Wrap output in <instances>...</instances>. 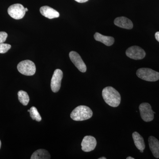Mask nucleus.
I'll return each instance as SVG.
<instances>
[{
  "mask_svg": "<svg viewBox=\"0 0 159 159\" xmlns=\"http://www.w3.org/2000/svg\"><path fill=\"white\" fill-rule=\"evenodd\" d=\"M102 97L106 103L112 107H117L121 102L120 94L112 87H107L103 89Z\"/></svg>",
  "mask_w": 159,
  "mask_h": 159,
  "instance_id": "obj_1",
  "label": "nucleus"
},
{
  "mask_svg": "<svg viewBox=\"0 0 159 159\" xmlns=\"http://www.w3.org/2000/svg\"><path fill=\"white\" fill-rule=\"evenodd\" d=\"M93 115V111L89 107L86 106L80 105L72 111L70 117L74 121H82L90 119Z\"/></svg>",
  "mask_w": 159,
  "mask_h": 159,
  "instance_id": "obj_2",
  "label": "nucleus"
},
{
  "mask_svg": "<svg viewBox=\"0 0 159 159\" xmlns=\"http://www.w3.org/2000/svg\"><path fill=\"white\" fill-rule=\"evenodd\" d=\"M136 74L139 78L146 81L154 82L159 80V73L149 68L139 69Z\"/></svg>",
  "mask_w": 159,
  "mask_h": 159,
  "instance_id": "obj_3",
  "label": "nucleus"
},
{
  "mask_svg": "<svg viewBox=\"0 0 159 159\" xmlns=\"http://www.w3.org/2000/svg\"><path fill=\"white\" fill-rule=\"evenodd\" d=\"M17 70L25 76H33L36 72V67L33 61L29 60L21 61L17 65Z\"/></svg>",
  "mask_w": 159,
  "mask_h": 159,
  "instance_id": "obj_4",
  "label": "nucleus"
},
{
  "mask_svg": "<svg viewBox=\"0 0 159 159\" xmlns=\"http://www.w3.org/2000/svg\"><path fill=\"white\" fill-rule=\"evenodd\" d=\"M141 118L145 122H149L154 119V114L155 112L152 109V107L149 103L143 102L139 107Z\"/></svg>",
  "mask_w": 159,
  "mask_h": 159,
  "instance_id": "obj_5",
  "label": "nucleus"
},
{
  "mask_svg": "<svg viewBox=\"0 0 159 159\" xmlns=\"http://www.w3.org/2000/svg\"><path fill=\"white\" fill-rule=\"evenodd\" d=\"M8 14L16 20L21 19L25 14V9L23 5L20 4H15L11 5L8 8Z\"/></svg>",
  "mask_w": 159,
  "mask_h": 159,
  "instance_id": "obj_6",
  "label": "nucleus"
},
{
  "mask_svg": "<svg viewBox=\"0 0 159 159\" xmlns=\"http://www.w3.org/2000/svg\"><path fill=\"white\" fill-rule=\"evenodd\" d=\"M126 56L131 59L141 60L145 57V51L139 46H132L127 49L125 52Z\"/></svg>",
  "mask_w": 159,
  "mask_h": 159,
  "instance_id": "obj_7",
  "label": "nucleus"
},
{
  "mask_svg": "<svg viewBox=\"0 0 159 159\" xmlns=\"http://www.w3.org/2000/svg\"><path fill=\"white\" fill-rule=\"evenodd\" d=\"M62 77V71L60 69H56L54 71L51 80V89L54 93H57L60 89Z\"/></svg>",
  "mask_w": 159,
  "mask_h": 159,
  "instance_id": "obj_8",
  "label": "nucleus"
},
{
  "mask_svg": "<svg viewBox=\"0 0 159 159\" xmlns=\"http://www.w3.org/2000/svg\"><path fill=\"white\" fill-rule=\"evenodd\" d=\"M69 56L72 62L78 70L82 73H85L87 70V67L80 55L77 52L72 51L69 54Z\"/></svg>",
  "mask_w": 159,
  "mask_h": 159,
  "instance_id": "obj_9",
  "label": "nucleus"
},
{
  "mask_svg": "<svg viewBox=\"0 0 159 159\" xmlns=\"http://www.w3.org/2000/svg\"><path fill=\"white\" fill-rule=\"evenodd\" d=\"M97 144V140L94 137L86 136L84 137L81 142L82 150L85 152L92 151L96 148Z\"/></svg>",
  "mask_w": 159,
  "mask_h": 159,
  "instance_id": "obj_10",
  "label": "nucleus"
},
{
  "mask_svg": "<svg viewBox=\"0 0 159 159\" xmlns=\"http://www.w3.org/2000/svg\"><path fill=\"white\" fill-rule=\"evenodd\" d=\"M40 11L43 16L50 19L58 17L60 16L58 11L48 6H44L41 7Z\"/></svg>",
  "mask_w": 159,
  "mask_h": 159,
  "instance_id": "obj_11",
  "label": "nucleus"
},
{
  "mask_svg": "<svg viewBox=\"0 0 159 159\" xmlns=\"http://www.w3.org/2000/svg\"><path fill=\"white\" fill-rule=\"evenodd\" d=\"M114 24L120 28L126 29H131L133 28L132 22L127 18L122 16L117 17L114 20Z\"/></svg>",
  "mask_w": 159,
  "mask_h": 159,
  "instance_id": "obj_12",
  "label": "nucleus"
},
{
  "mask_svg": "<svg viewBox=\"0 0 159 159\" xmlns=\"http://www.w3.org/2000/svg\"><path fill=\"white\" fill-rule=\"evenodd\" d=\"M148 144L152 154L156 158H159V141L153 136H150L148 139Z\"/></svg>",
  "mask_w": 159,
  "mask_h": 159,
  "instance_id": "obj_13",
  "label": "nucleus"
},
{
  "mask_svg": "<svg viewBox=\"0 0 159 159\" xmlns=\"http://www.w3.org/2000/svg\"><path fill=\"white\" fill-rule=\"evenodd\" d=\"M132 137L136 147L140 150V152H143L145 148V143L143 137L137 132H134L133 133Z\"/></svg>",
  "mask_w": 159,
  "mask_h": 159,
  "instance_id": "obj_14",
  "label": "nucleus"
},
{
  "mask_svg": "<svg viewBox=\"0 0 159 159\" xmlns=\"http://www.w3.org/2000/svg\"><path fill=\"white\" fill-rule=\"evenodd\" d=\"M94 39L97 41L100 42L107 46H111L113 44L115 39L111 36H105L98 32H96L94 35Z\"/></svg>",
  "mask_w": 159,
  "mask_h": 159,
  "instance_id": "obj_15",
  "label": "nucleus"
},
{
  "mask_svg": "<svg viewBox=\"0 0 159 159\" xmlns=\"http://www.w3.org/2000/svg\"><path fill=\"white\" fill-rule=\"evenodd\" d=\"M51 156L48 151L40 149L34 152L31 156V159H50Z\"/></svg>",
  "mask_w": 159,
  "mask_h": 159,
  "instance_id": "obj_16",
  "label": "nucleus"
},
{
  "mask_svg": "<svg viewBox=\"0 0 159 159\" xmlns=\"http://www.w3.org/2000/svg\"><path fill=\"white\" fill-rule=\"evenodd\" d=\"M18 97L20 102H21L23 105H28L30 99L27 92L22 90L19 91L18 93Z\"/></svg>",
  "mask_w": 159,
  "mask_h": 159,
  "instance_id": "obj_17",
  "label": "nucleus"
},
{
  "mask_svg": "<svg viewBox=\"0 0 159 159\" xmlns=\"http://www.w3.org/2000/svg\"><path fill=\"white\" fill-rule=\"evenodd\" d=\"M29 112H30V116L33 120H36L37 122H40L41 121V117L36 107H32L30 108Z\"/></svg>",
  "mask_w": 159,
  "mask_h": 159,
  "instance_id": "obj_18",
  "label": "nucleus"
},
{
  "mask_svg": "<svg viewBox=\"0 0 159 159\" xmlns=\"http://www.w3.org/2000/svg\"><path fill=\"white\" fill-rule=\"evenodd\" d=\"M11 46L9 44L0 43V54H5L11 48Z\"/></svg>",
  "mask_w": 159,
  "mask_h": 159,
  "instance_id": "obj_19",
  "label": "nucleus"
},
{
  "mask_svg": "<svg viewBox=\"0 0 159 159\" xmlns=\"http://www.w3.org/2000/svg\"><path fill=\"white\" fill-rule=\"evenodd\" d=\"M7 37H8V34L6 32L1 31L0 32V43L5 42Z\"/></svg>",
  "mask_w": 159,
  "mask_h": 159,
  "instance_id": "obj_20",
  "label": "nucleus"
},
{
  "mask_svg": "<svg viewBox=\"0 0 159 159\" xmlns=\"http://www.w3.org/2000/svg\"><path fill=\"white\" fill-rule=\"evenodd\" d=\"M155 36L156 39L159 42V31H157V32L155 33Z\"/></svg>",
  "mask_w": 159,
  "mask_h": 159,
  "instance_id": "obj_21",
  "label": "nucleus"
},
{
  "mask_svg": "<svg viewBox=\"0 0 159 159\" xmlns=\"http://www.w3.org/2000/svg\"><path fill=\"white\" fill-rule=\"evenodd\" d=\"M76 2L79 3H84L88 2L89 0H75Z\"/></svg>",
  "mask_w": 159,
  "mask_h": 159,
  "instance_id": "obj_22",
  "label": "nucleus"
},
{
  "mask_svg": "<svg viewBox=\"0 0 159 159\" xmlns=\"http://www.w3.org/2000/svg\"><path fill=\"white\" fill-rule=\"evenodd\" d=\"M126 159H134V158L133 157H128L126 158Z\"/></svg>",
  "mask_w": 159,
  "mask_h": 159,
  "instance_id": "obj_23",
  "label": "nucleus"
},
{
  "mask_svg": "<svg viewBox=\"0 0 159 159\" xmlns=\"http://www.w3.org/2000/svg\"><path fill=\"white\" fill-rule=\"evenodd\" d=\"M106 158L105 157H102L99 158V159H106Z\"/></svg>",
  "mask_w": 159,
  "mask_h": 159,
  "instance_id": "obj_24",
  "label": "nucleus"
},
{
  "mask_svg": "<svg viewBox=\"0 0 159 159\" xmlns=\"http://www.w3.org/2000/svg\"><path fill=\"white\" fill-rule=\"evenodd\" d=\"M25 11H28V10H28V9H27V8H25Z\"/></svg>",
  "mask_w": 159,
  "mask_h": 159,
  "instance_id": "obj_25",
  "label": "nucleus"
},
{
  "mask_svg": "<svg viewBox=\"0 0 159 159\" xmlns=\"http://www.w3.org/2000/svg\"><path fill=\"white\" fill-rule=\"evenodd\" d=\"M1 145H2V143H1V141L0 140V148H1Z\"/></svg>",
  "mask_w": 159,
  "mask_h": 159,
  "instance_id": "obj_26",
  "label": "nucleus"
}]
</instances>
